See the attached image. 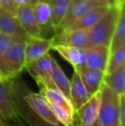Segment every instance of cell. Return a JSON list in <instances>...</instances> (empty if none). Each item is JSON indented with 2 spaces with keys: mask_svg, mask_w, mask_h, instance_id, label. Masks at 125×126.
Here are the masks:
<instances>
[{
  "mask_svg": "<svg viewBox=\"0 0 125 126\" xmlns=\"http://www.w3.org/2000/svg\"><path fill=\"white\" fill-rule=\"evenodd\" d=\"M15 115L28 126H60L46 122L40 117L24 100L25 81L18 76L8 80Z\"/></svg>",
  "mask_w": 125,
  "mask_h": 126,
  "instance_id": "cell-1",
  "label": "cell"
},
{
  "mask_svg": "<svg viewBox=\"0 0 125 126\" xmlns=\"http://www.w3.org/2000/svg\"><path fill=\"white\" fill-rule=\"evenodd\" d=\"M121 10L122 9H118L115 6H111L98 22L89 29L91 47L94 45L110 46Z\"/></svg>",
  "mask_w": 125,
  "mask_h": 126,
  "instance_id": "cell-2",
  "label": "cell"
},
{
  "mask_svg": "<svg viewBox=\"0 0 125 126\" xmlns=\"http://www.w3.org/2000/svg\"><path fill=\"white\" fill-rule=\"evenodd\" d=\"M98 120L103 126H119V94L104 83Z\"/></svg>",
  "mask_w": 125,
  "mask_h": 126,
  "instance_id": "cell-3",
  "label": "cell"
},
{
  "mask_svg": "<svg viewBox=\"0 0 125 126\" xmlns=\"http://www.w3.org/2000/svg\"><path fill=\"white\" fill-rule=\"evenodd\" d=\"M25 46L26 41L15 42L9 46L3 53L7 80L18 76L22 70L25 69Z\"/></svg>",
  "mask_w": 125,
  "mask_h": 126,
  "instance_id": "cell-4",
  "label": "cell"
},
{
  "mask_svg": "<svg viewBox=\"0 0 125 126\" xmlns=\"http://www.w3.org/2000/svg\"><path fill=\"white\" fill-rule=\"evenodd\" d=\"M52 61L53 58L48 52L25 65V69L35 80L39 88L55 87L51 79Z\"/></svg>",
  "mask_w": 125,
  "mask_h": 126,
  "instance_id": "cell-5",
  "label": "cell"
},
{
  "mask_svg": "<svg viewBox=\"0 0 125 126\" xmlns=\"http://www.w3.org/2000/svg\"><path fill=\"white\" fill-rule=\"evenodd\" d=\"M102 92L101 88L75 111V122L78 126H92L98 119L101 106Z\"/></svg>",
  "mask_w": 125,
  "mask_h": 126,
  "instance_id": "cell-6",
  "label": "cell"
},
{
  "mask_svg": "<svg viewBox=\"0 0 125 126\" xmlns=\"http://www.w3.org/2000/svg\"><path fill=\"white\" fill-rule=\"evenodd\" d=\"M52 40V46L61 45L84 49H88L91 47L89 29H63L57 32Z\"/></svg>",
  "mask_w": 125,
  "mask_h": 126,
  "instance_id": "cell-7",
  "label": "cell"
},
{
  "mask_svg": "<svg viewBox=\"0 0 125 126\" xmlns=\"http://www.w3.org/2000/svg\"><path fill=\"white\" fill-rule=\"evenodd\" d=\"M24 100L31 108L46 122L59 125L50 107L49 102L41 94L33 92L27 84L24 86Z\"/></svg>",
  "mask_w": 125,
  "mask_h": 126,
  "instance_id": "cell-8",
  "label": "cell"
},
{
  "mask_svg": "<svg viewBox=\"0 0 125 126\" xmlns=\"http://www.w3.org/2000/svg\"><path fill=\"white\" fill-rule=\"evenodd\" d=\"M98 5L101 4H98L92 0H70L66 15L59 27L56 29V32H59L64 29L71 22L83 16L86 12Z\"/></svg>",
  "mask_w": 125,
  "mask_h": 126,
  "instance_id": "cell-9",
  "label": "cell"
},
{
  "mask_svg": "<svg viewBox=\"0 0 125 126\" xmlns=\"http://www.w3.org/2000/svg\"><path fill=\"white\" fill-rule=\"evenodd\" d=\"M15 17L25 32L32 38L41 37L42 28L38 24L30 4L19 6Z\"/></svg>",
  "mask_w": 125,
  "mask_h": 126,
  "instance_id": "cell-10",
  "label": "cell"
},
{
  "mask_svg": "<svg viewBox=\"0 0 125 126\" xmlns=\"http://www.w3.org/2000/svg\"><path fill=\"white\" fill-rule=\"evenodd\" d=\"M110 50L105 45H94L87 49L86 66L89 69L97 70L105 74L108 63Z\"/></svg>",
  "mask_w": 125,
  "mask_h": 126,
  "instance_id": "cell-11",
  "label": "cell"
},
{
  "mask_svg": "<svg viewBox=\"0 0 125 126\" xmlns=\"http://www.w3.org/2000/svg\"><path fill=\"white\" fill-rule=\"evenodd\" d=\"M110 7L105 5H98L86 12L83 16L79 17L69 24L64 29H90L98 22L100 18L106 13Z\"/></svg>",
  "mask_w": 125,
  "mask_h": 126,
  "instance_id": "cell-12",
  "label": "cell"
},
{
  "mask_svg": "<svg viewBox=\"0 0 125 126\" xmlns=\"http://www.w3.org/2000/svg\"><path fill=\"white\" fill-rule=\"evenodd\" d=\"M52 39H44L42 37L40 38L30 37L26 41L25 46L26 64L48 53L50 49H52Z\"/></svg>",
  "mask_w": 125,
  "mask_h": 126,
  "instance_id": "cell-13",
  "label": "cell"
},
{
  "mask_svg": "<svg viewBox=\"0 0 125 126\" xmlns=\"http://www.w3.org/2000/svg\"><path fill=\"white\" fill-rule=\"evenodd\" d=\"M90 95L79 73L74 70L69 84V99L74 109L77 110L89 99Z\"/></svg>",
  "mask_w": 125,
  "mask_h": 126,
  "instance_id": "cell-14",
  "label": "cell"
},
{
  "mask_svg": "<svg viewBox=\"0 0 125 126\" xmlns=\"http://www.w3.org/2000/svg\"><path fill=\"white\" fill-rule=\"evenodd\" d=\"M74 70L79 73L90 96L98 91L104 84V77L105 75L104 72L89 69L86 65L78 67Z\"/></svg>",
  "mask_w": 125,
  "mask_h": 126,
  "instance_id": "cell-15",
  "label": "cell"
},
{
  "mask_svg": "<svg viewBox=\"0 0 125 126\" xmlns=\"http://www.w3.org/2000/svg\"><path fill=\"white\" fill-rule=\"evenodd\" d=\"M52 49L57 51L63 59H65L74 67V69L86 64L87 49L66 47V46L61 45H53L52 47Z\"/></svg>",
  "mask_w": 125,
  "mask_h": 126,
  "instance_id": "cell-16",
  "label": "cell"
},
{
  "mask_svg": "<svg viewBox=\"0 0 125 126\" xmlns=\"http://www.w3.org/2000/svg\"><path fill=\"white\" fill-rule=\"evenodd\" d=\"M0 116L3 121L15 116L8 80L0 81Z\"/></svg>",
  "mask_w": 125,
  "mask_h": 126,
  "instance_id": "cell-17",
  "label": "cell"
},
{
  "mask_svg": "<svg viewBox=\"0 0 125 126\" xmlns=\"http://www.w3.org/2000/svg\"><path fill=\"white\" fill-rule=\"evenodd\" d=\"M0 32L11 36L30 37L22 28L16 17L4 12L0 14Z\"/></svg>",
  "mask_w": 125,
  "mask_h": 126,
  "instance_id": "cell-18",
  "label": "cell"
},
{
  "mask_svg": "<svg viewBox=\"0 0 125 126\" xmlns=\"http://www.w3.org/2000/svg\"><path fill=\"white\" fill-rule=\"evenodd\" d=\"M40 94H41L49 102L58 105V106H62L63 108H65L66 110L69 111L70 112L75 113V109L72 106L70 100L68 97L65 96L56 87H42V88H40Z\"/></svg>",
  "mask_w": 125,
  "mask_h": 126,
  "instance_id": "cell-19",
  "label": "cell"
},
{
  "mask_svg": "<svg viewBox=\"0 0 125 126\" xmlns=\"http://www.w3.org/2000/svg\"><path fill=\"white\" fill-rule=\"evenodd\" d=\"M104 83L117 94H124L125 90V63L111 73L105 74Z\"/></svg>",
  "mask_w": 125,
  "mask_h": 126,
  "instance_id": "cell-20",
  "label": "cell"
},
{
  "mask_svg": "<svg viewBox=\"0 0 125 126\" xmlns=\"http://www.w3.org/2000/svg\"><path fill=\"white\" fill-rule=\"evenodd\" d=\"M51 79L53 85L69 99V84L70 81L63 71L57 62L53 58L52 61V70L51 73ZM70 100V99H69Z\"/></svg>",
  "mask_w": 125,
  "mask_h": 126,
  "instance_id": "cell-21",
  "label": "cell"
},
{
  "mask_svg": "<svg viewBox=\"0 0 125 126\" xmlns=\"http://www.w3.org/2000/svg\"><path fill=\"white\" fill-rule=\"evenodd\" d=\"M125 45V17H124V8L122 9L120 11L118 20L115 30L113 32L111 44L109 46L110 54L117 51L121 47Z\"/></svg>",
  "mask_w": 125,
  "mask_h": 126,
  "instance_id": "cell-22",
  "label": "cell"
},
{
  "mask_svg": "<svg viewBox=\"0 0 125 126\" xmlns=\"http://www.w3.org/2000/svg\"><path fill=\"white\" fill-rule=\"evenodd\" d=\"M52 11V27L57 29L64 18L70 0H48Z\"/></svg>",
  "mask_w": 125,
  "mask_h": 126,
  "instance_id": "cell-23",
  "label": "cell"
},
{
  "mask_svg": "<svg viewBox=\"0 0 125 126\" xmlns=\"http://www.w3.org/2000/svg\"><path fill=\"white\" fill-rule=\"evenodd\" d=\"M33 15L40 28L46 26L52 27V11L51 7L47 2H40L32 5Z\"/></svg>",
  "mask_w": 125,
  "mask_h": 126,
  "instance_id": "cell-24",
  "label": "cell"
},
{
  "mask_svg": "<svg viewBox=\"0 0 125 126\" xmlns=\"http://www.w3.org/2000/svg\"><path fill=\"white\" fill-rule=\"evenodd\" d=\"M49 105L59 125H62L63 126H71L73 125L74 120H75V113L70 112L65 108H63L62 106L54 104V103L49 102Z\"/></svg>",
  "mask_w": 125,
  "mask_h": 126,
  "instance_id": "cell-25",
  "label": "cell"
},
{
  "mask_svg": "<svg viewBox=\"0 0 125 126\" xmlns=\"http://www.w3.org/2000/svg\"><path fill=\"white\" fill-rule=\"evenodd\" d=\"M125 59V45L121 47L119 49L111 53L109 56L108 63H107L105 74H110L118 67L124 63Z\"/></svg>",
  "mask_w": 125,
  "mask_h": 126,
  "instance_id": "cell-26",
  "label": "cell"
},
{
  "mask_svg": "<svg viewBox=\"0 0 125 126\" xmlns=\"http://www.w3.org/2000/svg\"><path fill=\"white\" fill-rule=\"evenodd\" d=\"M30 37H22V36H11L7 35L0 32V51L2 53L4 52L9 46L15 42H22L27 41Z\"/></svg>",
  "mask_w": 125,
  "mask_h": 126,
  "instance_id": "cell-27",
  "label": "cell"
},
{
  "mask_svg": "<svg viewBox=\"0 0 125 126\" xmlns=\"http://www.w3.org/2000/svg\"><path fill=\"white\" fill-rule=\"evenodd\" d=\"M0 6L4 13L15 16L18 7L14 0H0Z\"/></svg>",
  "mask_w": 125,
  "mask_h": 126,
  "instance_id": "cell-28",
  "label": "cell"
},
{
  "mask_svg": "<svg viewBox=\"0 0 125 126\" xmlns=\"http://www.w3.org/2000/svg\"><path fill=\"white\" fill-rule=\"evenodd\" d=\"M119 121L125 126V93L119 94Z\"/></svg>",
  "mask_w": 125,
  "mask_h": 126,
  "instance_id": "cell-29",
  "label": "cell"
},
{
  "mask_svg": "<svg viewBox=\"0 0 125 126\" xmlns=\"http://www.w3.org/2000/svg\"><path fill=\"white\" fill-rule=\"evenodd\" d=\"M4 123L6 126H27V125L22 120H21L16 115L10 119L5 120Z\"/></svg>",
  "mask_w": 125,
  "mask_h": 126,
  "instance_id": "cell-30",
  "label": "cell"
},
{
  "mask_svg": "<svg viewBox=\"0 0 125 126\" xmlns=\"http://www.w3.org/2000/svg\"><path fill=\"white\" fill-rule=\"evenodd\" d=\"M0 72L3 74V76H4L5 79H6V70H5L4 58H3V54L1 51H0Z\"/></svg>",
  "mask_w": 125,
  "mask_h": 126,
  "instance_id": "cell-31",
  "label": "cell"
},
{
  "mask_svg": "<svg viewBox=\"0 0 125 126\" xmlns=\"http://www.w3.org/2000/svg\"><path fill=\"white\" fill-rule=\"evenodd\" d=\"M14 1H15V4L17 5V7L30 4L29 3V0H14Z\"/></svg>",
  "mask_w": 125,
  "mask_h": 126,
  "instance_id": "cell-32",
  "label": "cell"
},
{
  "mask_svg": "<svg viewBox=\"0 0 125 126\" xmlns=\"http://www.w3.org/2000/svg\"><path fill=\"white\" fill-rule=\"evenodd\" d=\"M92 1H94V2H95V3H98V4L105 5V6L111 7L110 0H92Z\"/></svg>",
  "mask_w": 125,
  "mask_h": 126,
  "instance_id": "cell-33",
  "label": "cell"
},
{
  "mask_svg": "<svg viewBox=\"0 0 125 126\" xmlns=\"http://www.w3.org/2000/svg\"><path fill=\"white\" fill-rule=\"evenodd\" d=\"M48 0H29V3H30V5H34L36 4V3H40V2H47Z\"/></svg>",
  "mask_w": 125,
  "mask_h": 126,
  "instance_id": "cell-34",
  "label": "cell"
},
{
  "mask_svg": "<svg viewBox=\"0 0 125 126\" xmlns=\"http://www.w3.org/2000/svg\"><path fill=\"white\" fill-rule=\"evenodd\" d=\"M111 6H117V1L116 0H110Z\"/></svg>",
  "mask_w": 125,
  "mask_h": 126,
  "instance_id": "cell-35",
  "label": "cell"
},
{
  "mask_svg": "<svg viewBox=\"0 0 125 126\" xmlns=\"http://www.w3.org/2000/svg\"><path fill=\"white\" fill-rule=\"evenodd\" d=\"M7 81V80L5 79V77L3 76V74L0 72V81Z\"/></svg>",
  "mask_w": 125,
  "mask_h": 126,
  "instance_id": "cell-36",
  "label": "cell"
},
{
  "mask_svg": "<svg viewBox=\"0 0 125 126\" xmlns=\"http://www.w3.org/2000/svg\"><path fill=\"white\" fill-rule=\"evenodd\" d=\"M92 126H103V125H102L101 124H100L99 122H98V120L97 119L96 121L94 122V125H93Z\"/></svg>",
  "mask_w": 125,
  "mask_h": 126,
  "instance_id": "cell-37",
  "label": "cell"
},
{
  "mask_svg": "<svg viewBox=\"0 0 125 126\" xmlns=\"http://www.w3.org/2000/svg\"><path fill=\"white\" fill-rule=\"evenodd\" d=\"M0 126H6V125H5L4 121L3 120V118H1V116H0Z\"/></svg>",
  "mask_w": 125,
  "mask_h": 126,
  "instance_id": "cell-38",
  "label": "cell"
},
{
  "mask_svg": "<svg viewBox=\"0 0 125 126\" xmlns=\"http://www.w3.org/2000/svg\"><path fill=\"white\" fill-rule=\"evenodd\" d=\"M3 10H2V8H1V6H0V14H2V13H3Z\"/></svg>",
  "mask_w": 125,
  "mask_h": 126,
  "instance_id": "cell-39",
  "label": "cell"
},
{
  "mask_svg": "<svg viewBox=\"0 0 125 126\" xmlns=\"http://www.w3.org/2000/svg\"><path fill=\"white\" fill-rule=\"evenodd\" d=\"M71 126H78V125H76V124H75V122H74V123H73V125H72Z\"/></svg>",
  "mask_w": 125,
  "mask_h": 126,
  "instance_id": "cell-40",
  "label": "cell"
},
{
  "mask_svg": "<svg viewBox=\"0 0 125 126\" xmlns=\"http://www.w3.org/2000/svg\"><path fill=\"white\" fill-rule=\"evenodd\" d=\"M119 126H124V125H119Z\"/></svg>",
  "mask_w": 125,
  "mask_h": 126,
  "instance_id": "cell-41",
  "label": "cell"
}]
</instances>
